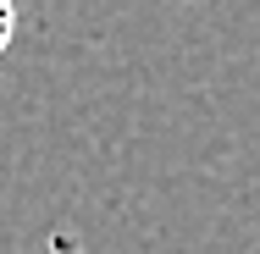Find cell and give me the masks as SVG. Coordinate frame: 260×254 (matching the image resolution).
Instances as JSON below:
<instances>
[{"mask_svg": "<svg viewBox=\"0 0 260 254\" xmlns=\"http://www.w3.org/2000/svg\"><path fill=\"white\" fill-rule=\"evenodd\" d=\"M11 33H17V6L0 0V55H6V45H11Z\"/></svg>", "mask_w": 260, "mask_h": 254, "instance_id": "6da1fadb", "label": "cell"}]
</instances>
